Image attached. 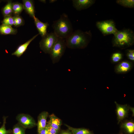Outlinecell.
<instances>
[{
    "instance_id": "obj_1",
    "label": "cell",
    "mask_w": 134,
    "mask_h": 134,
    "mask_svg": "<svg viewBox=\"0 0 134 134\" xmlns=\"http://www.w3.org/2000/svg\"><path fill=\"white\" fill-rule=\"evenodd\" d=\"M92 38L90 31L78 30L73 32L65 39L67 47L71 49H83L86 47Z\"/></svg>"
},
{
    "instance_id": "obj_2",
    "label": "cell",
    "mask_w": 134,
    "mask_h": 134,
    "mask_svg": "<svg viewBox=\"0 0 134 134\" xmlns=\"http://www.w3.org/2000/svg\"><path fill=\"white\" fill-rule=\"evenodd\" d=\"M52 27L56 36L62 39H65L73 32L72 24L65 13H63L59 19L53 22Z\"/></svg>"
},
{
    "instance_id": "obj_3",
    "label": "cell",
    "mask_w": 134,
    "mask_h": 134,
    "mask_svg": "<svg viewBox=\"0 0 134 134\" xmlns=\"http://www.w3.org/2000/svg\"><path fill=\"white\" fill-rule=\"evenodd\" d=\"M114 35L112 40L113 46L125 48L129 47L134 43V32L130 29L118 30Z\"/></svg>"
},
{
    "instance_id": "obj_4",
    "label": "cell",
    "mask_w": 134,
    "mask_h": 134,
    "mask_svg": "<svg viewBox=\"0 0 134 134\" xmlns=\"http://www.w3.org/2000/svg\"><path fill=\"white\" fill-rule=\"evenodd\" d=\"M67 46L65 39L58 38L49 54L53 64L58 63L64 55Z\"/></svg>"
},
{
    "instance_id": "obj_5",
    "label": "cell",
    "mask_w": 134,
    "mask_h": 134,
    "mask_svg": "<svg viewBox=\"0 0 134 134\" xmlns=\"http://www.w3.org/2000/svg\"><path fill=\"white\" fill-rule=\"evenodd\" d=\"M58 38L53 32L47 33L46 35L42 37L39 42L40 49L45 53L49 54Z\"/></svg>"
},
{
    "instance_id": "obj_6",
    "label": "cell",
    "mask_w": 134,
    "mask_h": 134,
    "mask_svg": "<svg viewBox=\"0 0 134 134\" xmlns=\"http://www.w3.org/2000/svg\"><path fill=\"white\" fill-rule=\"evenodd\" d=\"M96 26L104 36L111 34L114 35L118 31L115 22L112 20L97 21Z\"/></svg>"
},
{
    "instance_id": "obj_7",
    "label": "cell",
    "mask_w": 134,
    "mask_h": 134,
    "mask_svg": "<svg viewBox=\"0 0 134 134\" xmlns=\"http://www.w3.org/2000/svg\"><path fill=\"white\" fill-rule=\"evenodd\" d=\"M16 119L18 123L26 129L31 128L37 125L34 119L28 114H19L17 116Z\"/></svg>"
},
{
    "instance_id": "obj_8",
    "label": "cell",
    "mask_w": 134,
    "mask_h": 134,
    "mask_svg": "<svg viewBox=\"0 0 134 134\" xmlns=\"http://www.w3.org/2000/svg\"><path fill=\"white\" fill-rule=\"evenodd\" d=\"M116 105V113L117 116L118 123L119 124L128 115L130 107L127 104L121 105L115 102Z\"/></svg>"
},
{
    "instance_id": "obj_9",
    "label": "cell",
    "mask_w": 134,
    "mask_h": 134,
    "mask_svg": "<svg viewBox=\"0 0 134 134\" xmlns=\"http://www.w3.org/2000/svg\"><path fill=\"white\" fill-rule=\"evenodd\" d=\"M94 0H73V6L77 10L80 11L87 9L93 4Z\"/></svg>"
},
{
    "instance_id": "obj_10",
    "label": "cell",
    "mask_w": 134,
    "mask_h": 134,
    "mask_svg": "<svg viewBox=\"0 0 134 134\" xmlns=\"http://www.w3.org/2000/svg\"><path fill=\"white\" fill-rule=\"evenodd\" d=\"M39 34H38L35 35L24 43L19 45L16 50L12 54V55L15 56L19 58L26 51L31 42Z\"/></svg>"
},
{
    "instance_id": "obj_11",
    "label": "cell",
    "mask_w": 134,
    "mask_h": 134,
    "mask_svg": "<svg viewBox=\"0 0 134 134\" xmlns=\"http://www.w3.org/2000/svg\"><path fill=\"white\" fill-rule=\"evenodd\" d=\"M39 34L42 37L44 36L47 34V29L49 24L48 22L43 23L40 21L37 18L35 17L33 19Z\"/></svg>"
},
{
    "instance_id": "obj_12",
    "label": "cell",
    "mask_w": 134,
    "mask_h": 134,
    "mask_svg": "<svg viewBox=\"0 0 134 134\" xmlns=\"http://www.w3.org/2000/svg\"><path fill=\"white\" fill-rule=\"evenodd\" d=\"M48 115V113L46 111L42 112L39 115L37 124L38 134L46 126L47 119Z\"/></svg>"
},
{
    "instance_id": "obj_13",
    "label": "cell",
    "mask_w": 134,
    "mask_h": 134,
    "mask_svg": "<svg viewBox=\"0 0 134 134\" xmlns=\"http://www.w3.org/2000/svg\"><path fill=\"white\" fill-rule=\"evenodd\" d=\"M23 2L24 9L31 17L34 19L35 17L33 1L31 0H23Z\"/></svg>"
},
{
    "instance_id": "obj_14",
    "label": "cell",
    "mask_w": 134,
    "mask_h": 134,
    "mask_svg": "<svg viewBox=\"0 0 134 134\" xmlns=\"http://www.w3.org/2000/svg\"><path fill=\"white\" fill-rule=\"evenodd\" d=\"M121 129L128 134H133L134 133V122L132 120H126L121 124Z\"/></svg>"
},
{
    "instance_id": "obj_15",
    "label": "cell",
    "mask_w": 134,
    "mask_h": 134,
    "mask_svg": "<svg viewBox=\"0 0 134 134\" xmlns=\"http://www.w3.org/2000/svg\"><path fill=\"white\" fill-rule=\"evenodd\" d=\"M49 118L47 124L50 127L59 132L62 124L61 120L53 114L49 116Z\"/></svg>"
},
{
    "instance_id": "obj_16",
    "label": "cell",
    "mask_w": 134,
    "mask_h": 134,
    "mask_svg": "<svg viewBox=\"0 0 134 134\" xmlns=\"http://www.w3.org/2000/svg\"><path fill=\"white\" fill-rule=\"evenodd\" d=\"M17 30L11 27L2 24L0 25V33L3 35L15 34Z\"/></svg>"
},
{
    "instance_id": "obj_17",
    "label": "cell",
    "mask_w": 134,
    "mask_h": 134,
    "mask_svg": "<svg viewBox=\"0 0 134 134\" xmlns=\"http://www.w3.org/2000/svg\"><path fill=\"white\" fill-rule=\"evenodd\" d=\"M131 67V65L130 63L127 61H123L117 66L116 71L118 73H125L129 71Z\"/></svg>"
},
{
    "instance_id": "obj_18",
    "label": "cell",
    "mask_w": 134,
    "mask_h": 134,
    "mask_svg": "<svg viewBox=\"0 0 134 134\" xmlns=\"http://www.w3.org/2000/svg\"><path fill=\"white\" fill-rule=\"evenodd\" d=\"M65 125L72 134H89L91 133L89 130L85 128H75L66 124H65Z\"/></svg>"
},
{
    "instance_id": "obj_19",
    "label": "cell",
    "mask_w": 134,
    "mask_h": 134,
    "mask_svg": "<svg viewBox=\"0 0 134 134\" xmlns=\"http://www.w3.org/2000/svg\"><path fill=\"white\" fill-rule=\"evenodd\" d=\"M12 4L13 2L11 0H9L3 8L2 12L4 17L11 16L13 13Z\"/></svg>"
},
{
    "instance_id": "obj_20",
    "label": "cell",
    "mask_w": 134,
    "mask_h": 134,
    "mask_svg": "<svg viewBox=\"0 0 134 134\" xmlns=\"http://www.w3.org/2000/svg\"><path fill=\"white\" fill-rule=\"evenodd\" d=\"M24 9L23 5L18 2L13 3V13L15 15H19Z\"/></svg>"
},
{
    "instance_id": "obj_21",
    "label": "cell",
    "mask_w": 134,
    "mask_h": 134,
    "mask_svg": "<svg viewBox=\"0 0 134 134\" xmlns=\"http://www.w3.org/2000/svg\"><path fill=\"white\" fill-rule=\"evenodd\" d=\"M116 2L117 3L125 7L133 8L134 7V0H117Z\"/></svg>"
},
{
    "instance_id": "obj_22",
    "label": "cell",
    "mask_w": 134,
    "mask_h": 134,
    "mask_svg": "<svg viewBox=\"0 0 134 134\" xmlns=\"http://www.w3.org/2000/svg\"><path fill=\"white\" fill-rule=\"evenodd\" d=\"M26 129L18 123L13 127L12 134H25Z\"/></svg>"
},
{
    "instance_id": "obj_23",
    "label": "cell",
    "mask_w": 134,
    "mask_h": 134,
    "mask_svg": "<svg viewBox=\"0 0 134 134\" xmlns=\"http://www.w3.org/2000/svg\"><path fill=\"white\" fill-rule=\"evenodd\" d=\"M6 117H3V123L2 125L0 128V134H12V131L10 129L7 130L5 128Z\"/></svg>"
},
{
    "instance_id": "obj_24",
    "label": "cell",
    "mask_w": 134,
    "mask_h": 134,
    "mask_svg": "<svg viewBox=\"0 0 134 134\" xmlns=\"http://www.w3.org/2000/svg\"><path fill=\"white\" fill-rule=\"evenodd\" d=\"M2 24L11 27L13 25V18L11 16H5L1 22Z\"/></svg>"
},
{
    "instance_id": "obj_25",
    "label": "cell",
    "mask_w": 134,
    "mask_h": 134,
    "mask_svg": "<svg viewBox=\"0 0 134 134\" xmlns=\"http://www.w3.org/2000/svg\"><path fill=\"white\" fill-rule=\"evenodd\" d=\"M122 58V54L119 52H117L114 53L112 54L111 60L113 62L116 63L120 61Z\"/></svg>"
},
{
    "instance_id": "obj_26",
    "label": "cell",
    "mask_w": 134,
    "mask_h": 134,
    "mask_svg": "<svg viewBox=\"0 0 134 134\" xmlns=\"http://www.w3.org/2000/svg\"><path fill=\"white\" fill-rule=\"evenodd\" d=\"M127 55L128 58L130 60L134 61V50L133 49H129L127 51Z\"/></svg>"
},
{
    "instance_id": "obj_27",
    "label": "cell",
    "mask_w": 134,
    "mask_h": 134,
    "mask_svg": "<svg viewBox=\"0 0 134 134\" xmlns=\"http://www.w3.org/2000/svg\"><path fill=\"white\" fill-rule=\"evenodd\" d=\"M16 21V27L22 25L24 23V21L22 18L19 15L14 16Z\"/></svg>"
},
{
    "instance_id": "obj_28",
    "label": "cell",
    "mask_w": 134,
    "mask_h": 134,
    "mask_svg": "<svg viewBox=\"0 0 134 134\" xmlns=\"http://www.w3.org/2000/svg\"><path fill=\"white\" fill-rule=\"evenodd\" d=\"M49 128V126L47 124L46 127L42 130L38 134H48Z\"/></svg>"
},
{
    "instance_id": "obj_29",
    "label": "cell",
    "mask_w": 134,
    "mask_h": 134,
    "mask_svg": "<svg viewBox=\"0 0 134 134\" xmlns=\"http://www.w3.org/2000/svg\"><path fill=\"white\" fill-rule=\"evenodd\" d=\"M58 131L49 126L48 134H58Z\"/></svg>"
},
{
    "instance_id": "obj_30",
    "label": "cell",
    "mask_w": 134,
    "mask_h": 134,
    "mask_svg": "<svg viewBox=\"0 0 134 134\" xmlns=\"http://www.w3.org/2000/svg\"><path fill=\"white\" fill-rule=\"evenodd\" d=\"M59 134H72L69 130H63Z\"/></svg>"
},
{
    "instance_id": "obj_31",
    "label": "cell",
    "mask_w": 134,
    "mask_h": 134,
    "mask_svg": "<svg viewBox=\"0 0 134 134\" xmlns=\"http://www.w3.org/2000/svg\"><path fill=\"white\" fill-rule=\"evenodd\" d=\"M13 17V25H14V26L16 27L17 22L14 16Z\"/></svg>"
},
{
    "instance_id": "obj_32",
    "label": "cell",
    "mask_w": 134,
    "mask_h": 134,
    "mask_svg": "<svg viewBox=\"0 0 134 134\" xmlns=\"http://www.w3.org/2000/svg\"><path fill=\"white\" fill-rule=\"evenodd\" d=\"M57 1V0H49V3H53Z\"/></svg>"
},
{
    "instance_id": "obj_33",
    "label": "cell",
    "mask_w": 134,
    "mask_h": 134,
    "mask_svg": "<svg viewBox=\"0 0 134 134\" xmlns=\"http://www.w3.org/2000/svg\"><path fill=\"white\" fill-rule=\"evenodd\" d=\"M40 1L44 3H46V0H39Z\"/></svg>"
},
{
    "instance_id": "obj_34",
    "label": "cell",
    "mask_w": 134,
    "mask_h": 134,
    "mask_svg": "<svg viewBox=\"0 0 134 134\" xmlns=\"http://www.w3.org/2000/svg\"><path fill=\"white\" fill-rule=\"evenodd\" d=\"M118 134H124L122 132H120Z\"/></svg>"
},
{
    "instance_id": "obj_35",
    "label": "cell",
    "mask_w": 134,
    "mask_h": 134,
    "mask_svg": "<svg viewBox=\"0 0 134 134\" xmlns=\"http://www.w3.org/2000/svg\"><path fill=\"white\" fill-rule=\"evenodd\" d=\"M93 134L91 133H90V134Z\"/></svg>"
},
{
    "instance_id": "obj_36",
    "label": "cell",
    "mask_w": 134,
    "mask_h": 134,
    "mask_svg": "<svg viewBox=\"0 0 134 134\" xmlns=\"http://www.w3.org/2000/svg\"><path fill=\"white\" fill-rule=\"evenodd\" d=\"M0 2H1V1L0 0Z\"/></svg>"
}]
</instances>
